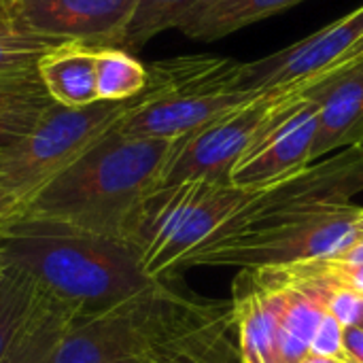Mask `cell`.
Returning <instances> with one entry per match:
<instances>
[{
    "label": "cell",
    "instance_id": "6",
    "mask_svg": "<svg viewBox=\"0 0 363 363\" xmlns=\"http://www.w3.org/2000/svg\"><path fill=\"white\" fill-rule=\"evenodd\" d=\"M247 196L249 189L219 181H187L149 194L128 230L147 277L160 281L177 270V264L215 234Z\"/></svg>",
    "mask_w": 363,
    "mask_h": 363
},
{
    "label": "cell",
    "instance_id": "18",
    "mask_svg": "<svg viewBox=\"0 0 363 363\" xmlns=\"http://www.w3.org/2000/svg\"><path fill=\"white\" fill-rule=\"evenodd\" d=\"M198 4L200 0H136L117 49L128 53L140 51L157 34L179 28L189 11Z\"/></svg>",
    "mask_w": 363,
    "mask_h": 363
},
{
    "label": "cell",
    "instance_id": "21",
    "mask_svg": "<svg viewBox=\"0 0 363 363\" xmlns=\"http://www.w3.org/2000/svg\"><path fill=\"white\" fill-rule=\"evenodd\" d=\"M51 102L53 100L49 98L38 70L0 77V113L47 108Z\"/></svg>",
    "mask_w": 363,
    "mask_h": 363
},
{
    "label": "cell",
    "instance_id": "16",
    "mask_svg": "<svg viewBox=\"0 0 363 363\" xmlns=\"http://www.w3.org/2000/svg\"><path fill=\"white\" fill-rule=\"evenodd\" d=\"M77 317H81L77 308L45 294L0 363H53L64 334Z\"/></svg>",
    "mask_w": 363,
    "mask_h": 363
},
{
    "label": "cell",
    "instance_id": "23",
    "mask_svg": "<svg viewBox=\"0 0 363 363\" xmlns=\"http://www.w3.org/2000/svg\"><path fill=\"white\" fill-rule=\"evenodd\" d=\"M45 108L30 111H4L0 113V153L19 143L38 121Z\"/></svg>",
    "mask_w": 363,
    "mask_h": 363
},
{
    "label": "cell",
    "instance_id": "20",
    "mask_svg": "<svg viewBox=\"0 0 363 363\" xmlns=\"http://www.w3.org/2000/svg\"><path fill=\"white\" fill-rule=\"evenodd\" d=\"M68 40L47 38L23 30L0 9V77L36 70L38 60Z\"/></svg>",
    "mask_w": 363,
    "mask_h": 363
},
{
    "label": "cell",
    "instance_id": "2",
    "mask_svg": "<svg viewBox=\"0 0 363 363\" xmlns=\"http://www.w3.org/2000/svg\"><path fill=\"white\" fill-rule=\"evenodd\" d=\"M0 259L81 315L100 313L155 283L132 240L23 211L0 228Z\"/></svg>",
    "mask_w": 363,
    "mask_h": 363
},
{
    "label": "cell",
    "instance_id": "17",
    "mask_svg": "<svg viewBox=\"0 0 363 363\" xmlns=\"http://www.w3.org/2000/svg\"><path fill=\"white\" fill-rule=\"evenodd\" d=\"M45 291L21 268L0 259V359L28 323Z\"/></svg>",
    "mask_w": 363,
    "mask_h": 363
},
{
    "label": "cell",
    "instance_id": "5",
    "mask_svg": "<svg viewBox=\"0 0 363 363\" xmlns=\"http://www.w3.org/2000/svg\"><path fill=\"white\" fill-rule=\"evenodd\" d=\"M232 57L183 55L151 64L149 85L117 123L123 136L174 140L249 104L264 91L240 89Z\"/></svg>",
    "mask_w": 363,
    "mask_h": 363
},
{
    "label": "cell",
    "instance_id": "31",
    "mask_svg": "<svg viewBox=\"0 0 363 363\" xmlns=\"http://www.w3.org/2000/svg\"><path fill=\"white\" fill-rule=\"evenodd\" d=\"M357 328H362V330H363V321H362V323H359V325H357Z\"/></svg>",
    "mask_w": 363,
    "mask_h": 363
},
{
    "label": "cell",
    "instance_id": "29",
    "mask_svg": "<svg viewBox=\"0 0 363 363\" xmlns=\"http://www.w3.org/2000/svg\"><path fill=\"white\" fill-rule=\"evenodd\" d=\"M300 363H336V359H330V357H319V355H313V353H308L304 359Z\"/></svg>",
    "mask_w": 363,
    "mask_h": 363
},
{
    "label": "cell",
    "instance_id": "26",
    "mask_svg": "<svg viewBox=\"0 0 363 363\" xmlns=\"http://www.w3.org/2000/svg\"><path fill=\"white\" fill-rule=\"evenodd\" d=\"M19 211H21V202L13 194H9L6 189L0 187V228H2L4 221H9Z\"/></svg>",
    "mask_w": 363,
    "mask_h": 363
},
{
    "label": "cell",
    "instance_id": "8",
    "mask_svg": "<svg viewBox=\"0 0 363 363\" xmlns=\"http://www.w3.org/2000/svg\"><path fill=\"white\" fill-rule=\"evenodd\" d=\"M281 89L264 91L249 104L181 136L160 177L157 189L187 181L230 183L234 166L257 138L266 119L274 111Z\"/></svg>",
    "mask_w": 363,
    "mask_h": 363
},
{
    "label": "cell",
    "instance_id": "25",
    "mask_svg": "<svg viewBox=\"0 0 363 363\" xmlns=\"http://www.w3.org/2000/svg\"><path fill=\"white\" fill-rule=\"evenodd\" d=\"M345 351L351 362L363 363V330L347 328L345 330Z\"/></svg>",
    "mask_w": 363,
    "mask_h": 363
},
{
    "label": "cell",
    "instance_id": "12",
    "mask_svg": "<svg viewBox=\"0 0 363 363\" xmlns=\"http://www.w3.org/2000/svg\"><path fill=\"white\" fill-rule=\"evenodd\" d=\"M319 102V125L311 162L363 145V60L334 68L300 85Z\"/></svg>",
    "mask_w": 363,
    "mask_h": 363
},
{
    "label": "cell",
    "instance_id": "27",
    "mask_svg": "<svg viewBox=\"0 0 363 363\" xmlns=\"http://www.w3.org/2000/svg\"><path fill=\"white\" fill-rule=\"evenodd\" d=\"M357 60H363V38L357 43V45H355V47H353V49H351V51H349V53H347V55H345V57H342V60H340V62H338V64H336V66H334V68L347 66V64L357 62ZM334 68H332V70H334ZM328 72H330V70H328Z\"/></svg>",
    "mask_w": 363,
    "mask_h": 363
},
{
    "label": "cell",
    "instance_id": "9",
    "mask_svg": "<svg viewBox=\"0 0 363 363\" xmlns=\"http://www.w3.org/2000/svg\"><path fill=\"white\" fill-rule=\"evenodd\" d=\"M319 125V102L300 87L281 89V98L230 174V183L257 189L274 183L306 164Z\"/></svg>",
    "mask_w": 363,
    "mask_h": 363
},
{
    "label": "cell",
    "instance_id": "3",
    "mask_svg": "<svg viewBox=\"0 0 363 363\" xmlns=\"http://www.w3.org/2000/svg\"><path fill=\"white\" fill-rule=\"evenodd\" d=\"M166 138L123 136L117 125L40 187L21 211L128 238V230L177 147Z\"/></svg>",
    "mask_w": 363,
    "mask_h": 363
},
{
    "label": "cell",
    "instance_id": "10",
    "mask_svg": "<svg viewBox=\"0 0 363 363\" xmlns=\"http://www.w3.org/2000/svg\"><path fill=\"white\" fill-rule=\"evenodd\" d=\"M363 38V4L311 36L255 62H242L240 89L272 91L306 85L332 70Z\"/></svg>",
    "mask_w": 363,
    "mask_h": 363
},
{
    "label": "cell",
    "instance_id": "15",
    "mask_svg": "<svg viewBox=\"0 0 363 363\" xmlns=\"http://www.w3.org/2000/svg\"><path fill=\"white\" fill-rule=\"evenodd\" d=\"M234 340H238V325L230 304L215 319L164 345L149 363H236L242 357Z\"/></svg>",
    "mask_w": 363,
    "mask_h": 363
},
{
    "label": "cell",
    "instance_id": "24",
    "mask_svg": "<svg viewBox=\"0 0 363 363\" xmlns=\"http://www.w3.org/2000/svg\"><path fill=\"white\" fill-rule=\"evenodd\" d=\"M328 313H332L345 330L357 328L363 321V294L347 287H336L330 298Z\"/></svg>",
    "mask_w": 363,
    "mask_h": 363
},
{
    "label": "cell",
    "instance_id": "28",
    "mask_svg": "<svg viewBox=\"0 0 363 363\" xmlns=\"http://www.w3.org/2000/svg\"><path fill=\"white\" fill-rule=\"evenodd\" d=\"M340 257L347 259V262H353V264H363V238L357 245H353L345 255H340Z\"/></svg>",
    "mask_w": 363,
    "mask_h": 363
},
{
    "label": "cell",
    "instance_id": "7",
    "mask_svg": "<svg viewBox=\"0 0 363 363\" xmlns=\"http://www.w3.org/2000/svg\"><path fill=\"white\" fill-rule=\"evenodd\" d=\"M138 96L119 102H94L79 108L51 102L36 125L19 143L0 153V187L13 194L23 206L40 187L111 132L130 113Z\"/></svg>",
    "mask_w": 363,
    "mask_h": 363
},
{
    "label": "cell",
    "instance_id": "1",
    "mask_svg": "<svg viewBox=\"0 0 363 363\" xmlns=\"http://www.w3.org/2000/svg\"><path fill=\"white\" fill-rule=\"evenodd\" d=\"M363 145L340 149L304 168L249 189L238 211L179 268L281 266L340 257L363 238Z\"/></svg>",
    "mask_w": 363,
    "mask_h": 363
},
{
    "label": "cell",
    "instance_id": "11",
    "mask_svg": "<svg viewBox=\"0 0 363 363\" xmlns=\"http://www.w3.org/2000/svg\"><path fill=\"white\" fill-rule=\"evenodd\" d=\"M136 0H0L23 30L91 47H119Z\"/></svg>",
    "mask_w": 363,
    "mask_h": 363
},
{
    "label": "cell",
    "instance_id": "19",
    "mask_svg": "<svg viewBox=\"0 0 363 363\" xmlns=\"http://www.w3.org/2000/svg\"><path fill=\"white\" fill-rule=\"evenodd\" d=\"M98 100L119 102L136 98L149 85V68L132 53L115 47H98L96 57Z\"/></svg>",
    "mask_w": 363,
    "mask_h": 363
},
{
    "label": "cell",
    "instance_id": "22",
    "mask_svg": "<svg viewBox=\"0 0 363 363\" xmlns=\"http://www.w3.org/2000/svg\"><path fill=\"white\" fill-rule=\"evenodd\" d=\"M311 353L319 355V357H330L336 362L349 359L347 351H345V328L338 323V319L332 313L323 315V319L315 332V338L311 342Z\"/></svg>",
    "mask_w": 363,
    "mask_h": 363
},
{
    "label": "cell",
    "instance_id": "30",
    "mask_svg": "<svg viewBox=\"0 0 363 363\" xmlns=\"http://www.w3.org/2000/svg\"><path fill=\"white\" fill-rule=\"evenodd\" d=\"M336 363H355V362H351V359H345V362H336Z\"/></svg>",
    "mask_w": 363,
    "mask_h": 363
},
{
    "label": "cell",
    "instance_id": "13",
    "mask_svg": "<svg viewBox=\"0 0 363 363\" xmlns=\"http://www.w3.org/2000/svg\"><path fill=\"white\" fill-rule=\"evenodd\" d=\"M96 57H98V47L74 43V40H68L47 51L38 60L36 70L49 98L70 108L100 102Z\"/></svg>",
    "mask_w": 363,
    "mask_h": 363
},
{
    "label": "cell",
    "instance_id": "4",
    "mask_svg": "<svg viewBox=\"0 0 363 363\" xmlns=\"http://www.w3.org/2000/svg\"><path fill=\"white\" fill-rule=\"evenodd\" d=\"M228 306L187 300L155 281L115 306L77 317L53 363H149L164 345L215 319Z\"/></svg>",
    "mask_w": 363,
    "mask_h": 363
},
{
    "label": "cell",
    "instance_id": "14",
    "mask_svg": "<svg viewBox=\"0 0 363 363\" xmlns=\"http://www.w3.org/2000/svg\"><path fill=\"white\" fill-rule=\"evenodd\" d=\"M300 2L306 0H200L177 30L194 40H219Z\"/></svg>",
    "mask_w": 363,
    "mask_h": 363
},
{
    "label": "cell",
    "instance_id": "32",
    "mask_svg": "<svg viewBox=\"0 0 363 363\" xmlns=\"http://www.w3.org/2000/svg\"><path fill=\"white\" fill-rule=\"evenodd\" d=\"M236 363H245V362H242V359H240V362H236Z\"/></svg>",
    "mask_w": 363,
    "mask_h": 363
}]
</instances>
